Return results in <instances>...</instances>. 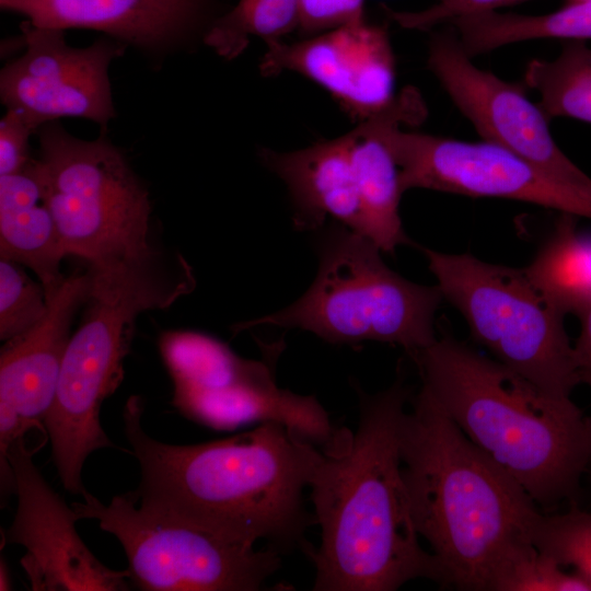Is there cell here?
<instances>
[{"mask_svg":"<svg viewBox=\"0 0 591 591\" xmlns=\"http://www.w3.org/2000/svg\"><path fill=\"white\" fill-rule=\"evenodd\" d=\"M410 397L402 375L383 392L359 390L356 432L341 429L321 451L308 487L321 542L303 549L314 591H393L415 579L449 588L420 545L402 475L399 426Z\"/></svg>","mask_w":591,"mask_h":591,"instance_id":"6da1fadb","label":"cell"},{"mask_svg":"<svg viewBox=\"0 0 591 591\" xmlns=\"http://www.w3.org/2000/svg\"><path fill=\"white\" fill-rule=\"evenodd\" d=\"M142 412L140 397L131 396L123 413L140 466L135 494L141 508L232 540H266L277 552L304 549V532L315 524L303 503L321 455L314 443L266 421L225 439L169 444L144 431Z\"/></svg>","mask_w":591,"mask_h":591,"instance_id":"7a4b0ae2","label":"cell"},{"mask_svg":"<svg viewBox=\"0 0 591 591\" xmlns=\"http://www.w3.org/2000/svg\"><path fill=\"white\" fill-rule=\"evenodd\" d=\"M399 426L402 475L414 525L448 586L491 591L502 568L532 544L536 502L420 387Z\"/></svg>","mask_w":591,"mask_h":591,"instance_id":"3957f363","label":"cell"},{"mask_svg":"<svg viewBox=\"0 0 591 591\" xmlns=\"http://www.w3.org/2000/svg\"><path fill=\"white\" fill-rule=\"evenodd\" d=\"M410 357L421 389L538 507L576 501L591 465V416L445 332Z\"/></svg>","mask_w":591,"mask_h":591,"instance_id":"277c9868","label":"cell"},{"mask_svg":"<svg viewBox=\"0 0 591 591\" xmlns=\"http://www.w3.org/2000/svg\"><path fill=\"white\" fill-rule=\"evenodd\" d=\"M90 297L71 335L44 427L63 488L83 496L81 474L95 450L114 447L101 425L103 402L119 386L136 317L170 306L193 288L190 269L170 278L155 255L89 268Z\"/></svg>","mask_w":591,"mask_h":591,"instance_id":"5b68a950","label":"cell"},{"mask_svg":"<svg viewBox=\"0 0 591 591\" xmlns=\"http://www.w3.org/2000/svg\"><path fill=\"white\" fill-rule=\"evenodd\" d=\"M369 239L341 224L318 241L320 266L308 291L287 308L240 323L235 331L273 325L311 332L333 344L373 340L403 347L409 356L437 338L438 286L402 277Z\"/></svg>","mask_w":591,"mask_h":591,"instance_id":"8992f818","label":"cell"},{"mask_svg":"<svg viewBox=\"0 0 591 591\" xmlns=\"http://www.w3.org/2000/svg\"><path fill=\"white\" fill-rule=\"evenodd\" d=\"M36 136L44 200L66 256L107 267L152 255L149 193L105 131L85 140L54 120Z\"/></svg>","mask_w":591,"mask_h":591,"instance_id":"52a82bcc","label":"cell"},{"mask_svg":"<svg viewBox=\"0 0 591 591\" xmlns=\"http://www.w3.org/2000/svg\"><path fill=\"white\" fill-rule=\"evenodd\" d=\"M443 299L465 318L494 359L547 395L567 399L582 383L565 313L537 290L524 268L420 247Z\"/></svg>","mask_w":591,"mask_h":591,"instance_id":"ba28073f","label":"cell"},{"mask_svg":"<svg viewBox=\"0 0 591 591\" xmlns=\"http://www.w3.org/2000/svg\"><path fill=\"white\" fill-rule=\"evenodd\" d=\"M72 503L78 520L92 519L121 544L129 580L144 591H256L280 568L279 552L257 551L194 524L154 514L135 491L108 505L90 493Z\"/></svg>","mask_w":591,"mask_h":591,"instance_id":"9c48e42d","label":"cell"},{"mask_svg":"<svg viewBox=\"0 0 591 591\" xmlns=\"http://www.w3.org/2000/svg\"><path fill=\"white\" fill-rule=\"evenodd\" d=\"M160 351L174 384L172 404L190 420L216 430L276 421L322 449L339 433L314 396L277 385L270 358H242L193 331L162 334Z\"/></svg>","mask_w":591,"mask_h":591,"instance_id":"30bf717a","label":"cell"},{"mask_svg":"<svg viewBox=\"0 0 591 591\" xmlns=\"http://www.w3.org/2000/svg\"><path fill=\"white\" fill-rule=\"evenodd\" d=\"M417 117L415 103L406 96L373 116L399 167L404 192L421 188L518 200L591 219V189L564 183L485 140L471 142L401 128L415 124Z\"/></svg>","mask_w":591,"mask_h":591,"instance_id":"8fae6325","label":"cell"},{"mask_svg":"<svg viewBox=\"0 0 591 591\" xmlns=\"http://www.w3.org/2000/svg\"><path fill=\"white\" fill-rule=\"evenodd\" d=\"M24 53L0 71V99L38 125L62 117L83 118L106 131L116 112L109 67L127 46L102 35L86 47H72L63 30L24 20Z\"/></svg>","mask_w":591,"mask_h":591,"instance_id":"7c38bea8","label":"cell"},{"mask_svg":"<svg viewBox=\"0 0 591 591\" xmlns=\"http://www.w3.org/2000/svg\"><path fill=\"white\" fill-rule=\"evenodd\" d=\"M454 30L432 33L427 66L482 140L500 146L569 185L591 189V177L559 148L549 119L522 85L478 68Z\"/></svg>","mask_w":591,"mask_h":591,"instance_id":"4fadbf2b","label":"cell"},{"mask_svg":"<svg viewBox=\"0 0 591 591\" xmlns=\"http://www.w3.org/2000/svg\"><path fill=\"white\" fill-rule=\"evenodd\" d=\"M25 434L11 445L18 508L4 541L25 548L20 563L34 591L128 590L129 571L103 565L79 536L73 508L50 487L33 456Z\"/></svg>","mask_w":591,"mask_h":591,"instance_id":"5bb4252c","label":"cell"},{"mask_svg":"<svg viewBox=\"0 0 591 591\" xmlns=\"http://www.w3.org/2000/svg\"><path fill=\"white\" fill-rule=\"evenodd\" d=\"M259 65L264 76L291 71L328 92L352 117L366 120L395 100V58L383 27L364 20L297 43L270 39Z\"/></svg>","mask_w":591,"mask_h":591,"instance_id":"9a60e30c","label":"cell"},{"mask_svg":"<svg viewBox=\"0 0 591 591\" xmlns=\"http://www.w3.org/2000/svg\"><path fill=\"white\" fill-rule=\"evenodd\" d=\"M39 27L101 32L152 62L190 46L218 16L212 0H0Z\"/></svg>","mask_w":591,"mask_h":591,"instance_id":"2e32d148","label":"cell"},{"mask_svg":"<svg viewBox=\"0 0 591 591\" xmlns=\"http://www.w3.org/2000/svg\"><path fill=\"white\" fill-rule=\"evenodd\" d=\"M91 274L73 273L47 300L44 317L7 340L0 355V404L46 433L44 419L53 403L76 313L90 297Z\"/></svg>","mask_w":591,"mask_h":591,"instance_id":"e0dca14e","label":"cell"},{"mask_svg":"<svg viewBox=\"0 0 591 591\" xmlns=\"http://www.w3.org/2000/svg\"><path fill=\"white\" fill-rule=\"evenodd\" d=\"M263 163L287 186L298 230H315L326 219L358 233L359 196L350 131L294 151L262 149Z\"/></svg>","mask_w":591,"mask_h":591,"instance_id":"ac0fdd59","label":"cell"},{"mask_svg":"<svg viewBox=\"0 0 591 591\" xmlns=\"http://www.w3.org/2000/svg\"><path fill=\"white\" fill-rule=\"evenodd\" d=\"M65 256L32 159L20 172L0 176V257L31 268L49 300L65 280L59 269Z\"/></svg>","mask_w":591,"mask_h":591,"instance_id":"d6986e66","label":"cell"},{"mask_svg":"<svg viewBox=\"0 0 591 591\" xmlns=\"http://www.w3.org/2000/svg\"><path fill=\"white\" fill-rule=\"evenodd\" d=\"M350 135L360 209L358 233L392 253L409 243L399 216L404 193L399 167L373 117L360 121Z\"/></svg>","mask_w":591,"mask_h":591,"instance_id":"ffe728a7","label":"cell"},{"mask_svg":"<svg viewBox=\"0 0 591 591\" xmlns=\"http://www.w3.org/2000/svg\"><path fill=\"white\" fill-rule=\"evenodd\" d=\"M464 50L472 57L506 45L535 40L591 39V0L566 1L558 10L542 14L490 11L451 21Z\"/></svg>","mask_w":591,"mask_h":591,"instance_id":"44dd1931","label":"cell"},{"mask_svg":"<svg viewBox=\"0 0 591 591\" xmlns=\"http://www.w3.org/2000/svg\"><path fill=\"white\" fill-rule=\"evenodd\" d=\"M576 217L561 213L554 233L524 268L548 301L565 314L591 297V244L576 232Z\"/></svg>","mask_w":591,"mask_h":591,"instance_id":"7402d4cb","label":"cell"},{"mask_svg":"<svg viewBox=\"0 0 591 591\" xmlns=\"http://www.w3.org/2000/svg\"><path fill=\"white\" fill-rule=\"evenodd\" d=\"M523 83L537 93V105L549 120L591 124V47L586 42L565 40L554 59L529 61Z\"/></svg>","mask_w":591,"mask_h":591,"instance_id":"603a6c76","label":"cell"},{"mask_svg":"<svg viewBox=\"0 0 591 591\" xmlns=\"http://www.w3.org/2000/svg\"><path fill=\"white\" fill-rule=\"evenodd\" d=\"M299 12L300 0H239L215 20L204 44L232 60L245 50L251 37L280 39L299 26Z\"/></svg>","mask_w":591,"mask_h":591,"instance_id":"cb8c5ba5","label":"cell"},{"mask_svg":"<svg viewBox=\"0 0 591 591\" xmlns=\"http://www.w3.org/2000/svg\"><path fill=\"white\" fill-rule=\"evenodd\" d=\"M532 543L561 566L572 567L591 587V513L576 506L536 518Z\"/></svg>","mask_w":591,"mask_h":591,"instance_id":"d4e9b609","label":"cell"},{"mask_svg":"<svg viewBox=\"0 0 591 591\" xmlns=\"http://www.w3.org/2000/svg\"><path fill=\"white\" fill-rule=\"evenodd\" d=\"M48 309L43 285L21 264L0 259V338L10 340L37 324Z\"/></svg>","mask_w":591,"mask_h":591,"instance_id":"484cf974","label":"cell"},{"mask_svg":"<svg viewBox=\"0 0 591 591\" xmlns=\"http://www.w3.org/2000/svg\"><path fill=\"white\" fill-rule=\"evenodd\" d=\"M491 591H591V587L532 543L503 567Z\"/></svg>","mask_w":591,"mask_h":591,"instance_id":"4316f807","label":"cell"},{"mask_svg":"<svg viewBox=\"0 0 591 591\" xmlns=\"http://www.w3.org/2000/svg\"><path fill=\"white\" fill-rule=\"evenodd\" d=\"M525 1L529 0H438L419 11H396L385 5L383 9L390 19L404 28L429 31L461 16L497 11Z\"/></svg>","mask_w":591,"mask_h":591,"instance_id":"83f0119b","label":"cell"},{"mask_svg":"<svg viewBox=\"0 0 591 591\" xmlns=\"http://www.w3.org/2000/svg\"><path fill=\"white\" fill-rule=\"evenodd\" d=\"M40 127L23 111L7 109L0 120V176L18 173L32 161L30 139Z\"/></svg>","mask_w":591,"mask_h":591,"instance_id":"f1b7e54d","label":"cell"},{"mask_svg":"<svg viewBox=\"0 0 591 591\" xmlns=\"http://www.w3.org/2000/svg\"><path fill=\"white\" fill-rule=\"evenodd\" d=\"M363 3L364 0H300L299 27L317 34L362 21Z\"/></svg>","mask_w":591,"mask_h":591,"instance_id":"f546056e","label":"cell"},{"mask_svg":"<svg viewBox=\"0 0 591 591\" xmlns=\"http://www.w3.org/2000/svg\"><path fill=\"white\" fill-rule=\"evenodd\" d=\"M580 321V335L573 345L582 383L591 385V297L573 312Z\"/></svg>","mask_w":591,"mask_h":591,"instance_id":"4dcf8cb0","label":"cell"},{"mask_svg":"<svg viewBox=\"0 0 591 591\" xmlns=\"http://www.w3.org/2000/svg\"><path fill=\"white\" fill-rule=\"evenodd\" d=\"M10 577L8 567L3 559L0 561V590H11Z\"/></svg>","mask_w":591,"mask_h":591,"instance_id":"1f68e13d","label":"cell"},{"mask_svg":"<svg viewBox=\"0 0 591 591\" xmlns=\"http://www.w3.org/2000/svg\"><path fill=\"white\" fill-rule=\"evenodd\" d=\"M566 1H583V0H566Z\"/></svg>","mask_w":591,"mask_h":591,"instance_id":"d6a6232c","label":"cell"}]
</instances>
